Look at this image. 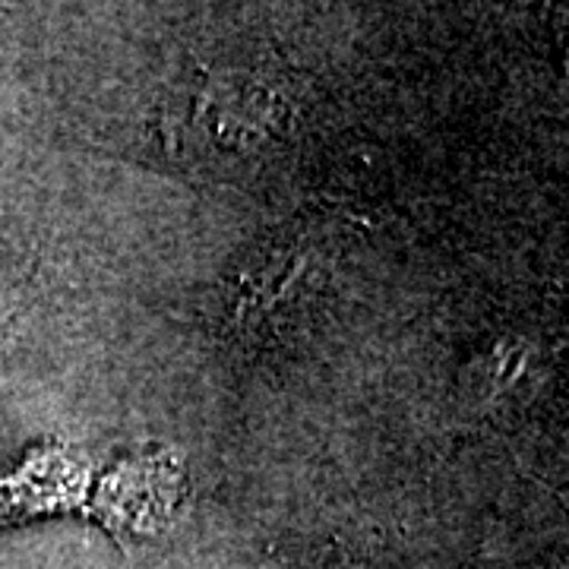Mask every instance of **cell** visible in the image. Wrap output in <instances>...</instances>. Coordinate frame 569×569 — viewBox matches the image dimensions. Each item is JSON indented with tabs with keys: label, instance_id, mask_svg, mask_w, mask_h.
I'll return each mask as SVG.
<instances>
[{
	"label": "cell",
	"instance_id": "1",
	"mask_svg": "<svg viewBox=\"0 0 569 569\" xmlns=\"http://www.w3.org/2000/svg\"><path fill=\"white\" fill-rule=\"evenodd\" d=\"M7 339H10V313L0 307V346H3Z\"/></svg>",
	"mask_w": 569,
	"mask_h": 569
}]
</instances>
